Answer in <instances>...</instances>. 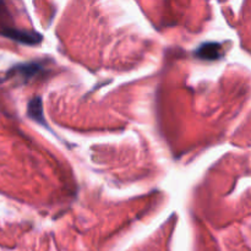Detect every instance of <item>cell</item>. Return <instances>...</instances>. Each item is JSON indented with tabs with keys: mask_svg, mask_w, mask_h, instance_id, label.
I'll return each mask as SVG.
<instances>
[{
	"mask_svg": "<svg viewBox=\"0 0 251 251\" xmlns=\"http://www.w3.org/2000/svg\"><path fill=\"white\" fill-rule=\"evenodd\" d=\"M196 58L202 59V60H218L223 58V48L222 44L217 42H206L202 43L195 51H194Z\"/></svg>",
	"mask_w": 251,
	"mask_h": 251,
	"instance_id": "6da1fadb",
	"label": "cell"
},
{
	"mask_svg": "<svg viewBox=\"0 0 251 251\" xmlns=\"http://www.w3.org/2000/svg\"><path fill=\"white\" fill-rule=\"evenodd\" d=\"M42 70V66L37 63H29V64H20L16 65L12 71L15 73V76H20L24 81H28L33 76H36L39 71Z\"/></svg>",
	"mask_w": 251,
	"mask_h": 251,
	"instance_id": "7a4b0ae2",
	"label": "cell"
},
{
	"mask_svg": "<svg viewBox=\"0 0 251 251\" xmlns=\"http://www.w3.org/2000/svg\"><path fill=\"white\" fill-rule=\"evenodd\" d=\"M27 112H28L29 118H32L33 120L38 122L39 124L47 125L46 120H44V117H43V105H42L41 97H34L29 100Z\"/></svg>",
	"mask_w": 251,
	"mask_h": 251,
	"instance_id": "3957f363",
	"label": "cell"
},
{
	"mask_svg": "<svg viewBox=\"0 0 251 251\" xmlns=\"http://www.w3.org/2000/svg\"><path fill=\"white\" fill-rule=\"evenodd\" d=\"M0 82H1V78H0Z\"/></svg>",
	"mask_w": 251,
	"mask_h": 251,
	"instance_id": "277c9868",
	"label": "cell"
}]
</instances>
